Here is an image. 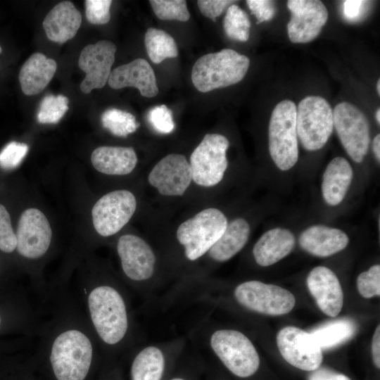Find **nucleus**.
Wrapping results in <instances>:
<instances>
[{"label":"nucleus","instance_id":"nucleus-41","mask_svg":"<svg viewBox=\"0 0 380 380\" xmlns=\"http://www.w3.org/2000/svg\"><path fill=\"white\" fill-rule=\"evenodd\" d=\"M368 1L361 0H346L343 2L342 12L346 20L349 22L359 20L364 15Z\"/></svg>","mask_w":380,"mask_h":380},{"label":"nucleus","instance_id":"nucleus-34","mask_svg":"<svg viewBox=\"0 0 380 380\" xmlns=\"http://www.w3.org/2000/svg\"><path fill=\"white\" fill-rule=\"evenodd\" d=\"M357 287L360 294L365 298L379 296L380 265H373L367 271L360 274L357 279Z\"/></svg>","mask_w":380,"mask_h":380},{"label":"nucleus","instance_id":"nucleus-10","mask_svg":"<svg viewBox=\"0 0 380 380\" xmlns=\"http://www.w3.org/2000/svg\"><path fill=\"white\" fill-rule=\"evenodd\" d=\"M334 128L333 110L328 101L318 96H309L296 107V131L302 146L308 151L322 148Z\"/></svg>","mask_w":380,"mask_h":380},{"label":"nucleus","instance_id":"nucleus-38","mask_svg":"<svg viewBox=\"0 0 380 380\" xmlns=\"http://www.w3.org/2000/svg\"><path fill=\"white\" fill-rule=\"evenodd\" d=\"M85 14L87 20L94 25H104L110 19V0H86Z\"/></svg>","mask_w":380,"mask_h":380},{"label":"nucleus","instance_id":"nucleus-27","mask_svg":"<svg viewBox=\"0 0 380 380\" xmlns=\"http://www.w3.org/2000/svg\"><path fill=\"white\" fill-rule=\"evenodd\" d=\"M353 170L343 157H336L327 166L322 177V193L330 205H338L345 198L353 179Z\"/></svg>","mask_w":380,"mask_h":380},{"label":"nucleus","instance_id":"nucleus-39","mask_svg":"<svg viewBox=\"0 0 380 380\" xmlns=\"http://www.w3.org/2000/svg\"><path fill=\"white\" fill-rule=\"evenodd\" d=\"M247 6L257 19V24L270 20L276 13L275 4L268 0H248Z\"/></svg>","mask_w":380,"mask_h":380},{"label":"nucleus","instance_id":"nucleus-17","mask_svg":"<svg viewBox=\"0 0 380 380\" xmlns=\"http://www.w3.org/2000/svg\"><path fill=\"white\" fill-rule=\"evenodd\" d=\"M287 7L291 13L287 24L289 39L293 43L314 40L328 19L324 4L318 0H289Z\"/></svg>","mask_w":380,"mask_h":380},{"label":"nucleus","instance_id":"nucleus-8","mask_svg":"<svg viewBox=\"0 0 380 380\" xmlns=\"http://www.w3.org/2000/svg\"><path fill=\"white\" fill-rule=\"evenodd\" d=\"M269 151L277 167L292 168L298 159L296 106L291 100L280 101L272 110L268 130Z\"/></svg>","mask_w":380,"mask_h":380},{"label":"nucleus","instance_id":"nucleus-25","mask_svg":"<svg viewBox=\"0 0 380 380\" xmlns=\"http://www.w3.org/2000/svg\"><path fill=\"white\" fill-rule=\"evenodd\" d=\"M93 167L108 175H126L135 168L138 158L134 149L124 146H99L91 156Z\"/></svg>","mask_w":380,"mask_h":380},{"label":"nucleus","instance_id":"nucleus-22","mask_svg":"<svg viewBox=\"0 0 380 380\" xmlns=\"http://www.w3.org/2000/svg\"><path fill=\"white\" fill-rule=\"evenodd\" d=\"M349 243L342 230L324 225H312L305 229L299 237L300 247L317 257H328L346 248Z\"/></svg>","mask_w":380,"mask_h":380},{"label":"nucleus","instance_id":"nucleus-2","mask_svg":"<svg viewBox=\"0 0 380 380\" xmlns=\"http://www.w3.org/2000/svg\"><path fill=\"white\" fill-rule=\"evenodd\" d=\"M77 298L105 361L127 356L142 342L129 291L116 278L103 274L86 279Z\"/></svg>","mask_w":380,"mask_h":380},{"label":"nucleus","instance_id":"nucleus-44","mask_svg":"<svg viewBox=\"0 0 380 380\" xmlns=\"http://www.w3.org/2000/svg\"><path fill=\"white\" fill-rule=\"evenodd\" d=\"M372 354L373 362L378 369L380 367V327L375 329L372 341Z\"/></svg>","mask_w":380,"mask_h":380},{"label":"nucleus","instance_id":"nucleus-45","mask_svg":"<svg viewBox=\"0 0 380 380\" xmlns=\"http://www.w3.org/2000/svg\"><path fill=\"white\" fill-rule=\"evenodd\" d=\"M372 148L375 158L378 162L380 160V134L375 136L372 141Z\"/></svg>","mask_w":380,"mask_h":380},{"label":"nucleus","instance_id":"nucleus-42","mask_svg":"<svg viewBox=\"0 0 380 380\" xmlns=\"http://www.w3.org/2000/svg\"><path fill=\"white\" fill-rule=\"evenodd\" d=\"M308 380H351L345 374L334 372L328 368L319 367L312 371Z\"/></svg>","mask_w":380,"mask_h":380},{"label":"nucleus","instance_id":"nucleus-3","mask_svg":"<svg viewBox=\"0 0 380 380\" xmlns=\"http://www.w3.org/2000/svg\"><path fill=\"white\" fill-rule=\"evenodd\" d=\"M188 338L210 353L236 377H251L260 367L259 354L247 335L236 329L215 325L208 316L195 325Z\"/></svg>","mask_w":380,"mask_h":380},{"label":"nucleus","instance_id":"nucleus-7","mask_svg":"<svg viewBox=\"0 0 380 380\" xmlns=\"http://www.w3.org/2000/svg\"><path fill=\"white\" fill-rule=\"evenodd\" d=\"M249 58L236 51L224 49L199 58L191 70V81L201 92L227 87L241 81L248 72Z\"/></svg>","mask_w":380,"mask_h":380},{"label":"nucleus","instance_id":"nucleus-6","mask_svg":"<svg viewBox=\"0 0 380 380\" xmlns=\"http://www.w3.org/2000/svg\"><path fill=\"white\" fill-rule=\"evenodd\" d=\"M188 336L158 342H141L129 355V380H166L187 349Z\"/></svg>","mask_w":380,"mask_h":380},{"label":"nucleus","instance_id":"nucleus-30","mask_svg":"<svg viewBox=\"0 0 380 380\" xmlns=\"http://www.w3.org/2000/svg\"><path fill=\"white\" fill-rule=\"evenodd\" d=\"M101 122L103 127L111 134L120 137H126L139 127V123L132 114L117 108L104 111L101 115Z\"/></svg>","mask_w":380,"mask_h":380},{"label":"nucleus","instance_id":"nucleus-46","mask_svg":"<svg viewBox=\"0 0 380 380\" xmlns=\"http://www.w3.org/2000/svg\"><path fill=\"white\" fill-rule=\"evenodd\" d=\"M375 116H376V120L378 124H379L380 123V109L379 108L376 110Z\"/></svg>","mask_w":380,"mask_h":380},{"label":"nucleus","instance_id":"nucleus-4","mask_svg":"<svg viewBox=\"0 0 380 380\" xmlns=\"http://www.w3.org/2000/svg\"><path fill=\"white\" fill-rule=\"evenodd\" d=\"M115 247L126 285L150 305L166 283L158 253L147 241L132 234L120 236Z\"/></svg>","mask_w":380,"mask_h":380},{"label":"nucleus","instance_id":"nucleus-37","mask_svg":"<svg viewBox=\"0 0 380 380\" xmlns=\"http://www.w3.org/2000/svg\"><path fill=\"white\" fill-rule=\"evenodd\" d=\"M17 239L14 233L11 216L6 208L0 204V251L11 253L16 249Z\"/></svg>","mask_w":380,"mask_h":380},{"label":"nucleus","instance_id":"nucleus-31","mask_svg":"<svg viewBox=\"0 0 380 380\" xmlns=\"http://www.w3.org/2000/svg\"><path fill=\"white\" fill-rule=\"evenodd\" d=\"M250 27V20L243 10L235 4L227 8L223 21V28L229 38L246 42L249 38Z\"/></svg>","mask_w":380,"mask_h":380},{"label":"nucleus","instance_id":"nucleus-20","mask_svg":"<svg viewBox=\"0 0 380 380\" xmlns=\"http://www.w3.org/2000/svg\"><path fill=\"white\" fill-rule=\"evenodd\" d=\"M108 83L114 89L135 87L142 96L152 98L158 93L154 71L144 58H137L115 68L110 72Z\"/></svg>","mask_w":380,"mask_h":380},{"label":"nucleus","instance_id":"nucleus-1","mask_svg":"<svg viewBox=\"0 0 380 380\" xmlns=\"http://www.w3.org/2000/svg\"><path fill=\"white\" fill-rule=\"evenodd\" d=\"M50 315L40 323L39 355L55 380H86L101 357L96 338L80 303L69 291H48Z\"/></svg>","mask_w":380,"mask_h":380},{"label":"nucleus","instance_id":"nucleus-13","mask_svg":"<svg viewBox=\"0 0 380 380\" xmlns=\"http://www.w3.org/2000/svg\"><path fill=\"white\" fill-rule=\"evenodd\" d=\"M137 205L135 196L128 190H115L103 195L91 210L95 230L103 237L117 234L129 222Z\"/></svg>","mask_w":380,"mask_h":380},{"label":"nucleus","instance_id":"nucleus-28","mask_svg":"<svg viewBox=\"0 0 380 380\" xmlns=\"http://www.w3.org/2000/svg\"><path fill=\"white\" fill-rule=\"evenodd\" d=\"M355 331L356 326L352 320L340 319L322 324L310 334L322 349H329L349 340Z\"/></svg>","mask_w":380,"mask_h":380},{"label":"nucleus","instance_id":"nucleus-23","mask_svg":"<svg viewBox=\"0 0 380 380\" xmlns=\"http://www.w3.org/2000/svg\"><path fill=\"white\" fill-rule=\"evenodd\" d=\"M81 23L80 12L71 1H65L56 4L48 13L42 26L49 39L64 43L75 36Z\"/></svg>","mask_w":380,"mask_h":380},{"label":"nucleus","instance_id":"nucleus-35","mask_svg":"<svg viewBox=\"0 0 380 380\" xmlns=\"http://www.w3.org/2000/svg\"><path fill=\"white\" fill-rule=\"evenodd\" d=\"M28 151V146L23 143L11 141L0 152V167L6 170L16 168Z\"/></svg>","mask_w":380,"mask_h":380},{"label":"nucleus","instance_id":"nucleus-43","mask_svg":"<svg viewBox=\"0 0 380 380\" xmlns=\"http://www.w3.org/2000/svg\"><path fill=\"white\" fill-rule=\"evenodd\" d=\"M196 371L192 367H190V365L183 366L175 373H172L166 380H196Z\"/></svg>","mask_w":380,"mask_h":380},{"label":"nucleus","instance_id":"nucleus-12","mask_svg":"<svg viewBox=\"0 0 380 380\" xmlns=\"http://www.w3.org/2000/svg\"><path fill=\"white\" fill-rule=\"evenodd\" d=\"M334 127L351 159L361 163L367 153L369 125L364 113L348 102L338 103L333 110Z\"/></svg>","mask_w":380,"mask_h":380},{"label":"nucleus","instance_id":"nucleus-36","mask_svg":"<svg viewBox=\"0 0 380 380\" xmlns=\"http://www.w3.org/2000/svg\"><path fill=\"white\" fill-rule=\"evenodd\" d=\"M147 118L152 127L159 133L170 134L175 129L172 111L165 105L150 109Z\"/></svg>","mask_w":380,"mask_h":380},{"label":"nucleus","instance_id":"nucleus-9","mask_svg":"<svg viewBox=\"0 0 380 380\" xmlns=\"http://www.w3.org/2000/svg\"><path fill=\"white\" fill-rule=\"evenodd\" d=\"M232 298L241 308L267 315H283L292 310L294 296L288 290L258 280H248L234 286Z\"/></svg>","mask_w":380,"mask_h":380},{"label":"nucleus","instance_id":"nucleus-29","mask_svg":"<svg viewBox=\"0 0 380 380\" xmlns=\"http://www.w3.org/2000/svg\"><path fill=\"white\" fill-rule=\"evenodd\" d=\"M144 44L151 61L156 64L178 56L174 38L164 30L150 27L144 36Z\"/></svg>","mask_w":380,"mask_h":380},{"label":"nucleus","instance_id":"nucleus-40","mask_svg":"<svg viewBox=\"0 0 380 380\" xmlns=\"http://www.w3.org/2000/svg\"><path fill=\"white\" fill-rule=\"evenodd\" d=\"M235 1L229 0H198L197 5L201 13L215 22L226 8L233 4Z\"/></svg>","mask_w":380,"mask_h":380},{"label":"nucleus","instance_id":"nucleus-16","mask_svg":"<svg viewBox=\"0 0 380 380\" xmlns=\"http://www.w3.org/2000/svg\"><path fill=\"white\" fill-rule=\"evenodd\" d=\"M148 182L162 196H181L192 182L189 162L182 154H168L153 167Z\"/></svg>","mask_w":380,"mask_h":380},{"label":"nucleus","instance_id":"nucleus-19","mask_svg":"<svg viewBox=\"0 0 380 380\" xmlns=\"http://www.w3.org/2000/svg\"><path fill=\"white\" fill-rule=\"evenodd\" d=\"M310 294L319 309L330 317L337 316L343 307V290L336 274L324 266L314 267L307 277Z\"/></svg>","mask_w":380,"mask_h":380},{"label":"nucleus","instance_id":"nucleus-32","mask_svg":"<svg viewBox=\"0 0 380 380\" xmlns=\"http://www.w3.org/2000/svg\"><path fill=\"white\" fill-rule=\"evenodd\" d=\"M68 99L63 95L46 96L40 103L37 120L42 124H55L59 122L68 110Z\"/></svg>","mask_w":380,"mask_h":380},{"label":"nucleus","instance_id":"nucleus-33","mask_svg":"<svg viewBox=\"0 0 380 380\" xmlns=\"http://www.w3.org/2000/svg\"><path fill=\"white\" fill-rule=\"evenodd\" d=\"M149 3L158 18L163 20L187 21L190 13L184 0H151Z\"/></svg>","mask_w":380,"mask_h":380},{"label":"nucleus","instance_id":"nucleus-15","mask_svg":"<svg viewBox=\"0 0 380 380\" xmlns=\"http://www.w3.org/2000/svg\"><path fill=\"white\" fill-rule=\"evenodd\" d=\"M277 345L284 359L292 366L312 372L322 362V349L310 333L286 327L277 336Z\"/></svg>","mask_w":380,"mask_h":380},{"label":"nucleus","instance_id":"nucleus-21","mask_svg":"<svg viewBox=\"0 0 380 380\" xmlns=\"http://www.w3.org/2000/svg\"><path fill=\"white\" fill-rule=\"evenodd\" d=\"M250 232L248 222L242 217L228 222L224 233L202 259L205 261L206 268L208 265L226 262L235 256L246 246ZM206 268L198 278L203 277Z\"/></svg>","mask_w":380,"mask_h":380},{"label":"nucleus","instance_id":"nucleus-47","mask_svg":"<svg viewBox=\"0 0 380 380\" xmlns=\"http://www.w3.org/2000/svg\"><path fill=\"white\" fill-rule=\"evenodd\" d=\"M376 91L378 93V95H380V80L379 79L376 84Z\"/></svg>","mask_w":380,"mask_h":380},{"label":"nucleus","instance_id":"nucleus-24","mask_svg":"<svg viewBox=\"0 0 380 380\" xmlns=\"http://www.w3.org/2000/svg\"><path fill=\"white\" fill-rule=\"evenodd\" d=\"M295 246V237L288 229L274 228L265 232L253 248L255 262L259 266L272 265L287 256Z\"/></svg>","mask_w":380,"mask_h":380},{"label":"nucleus","instance_id":"nucleus-48","mask_svg":"<svg viewBox=\"0 0 380 380\" xmlns=\"http://www.w3.org/2000/svg\"><path fill=\"white\" fill-rule=\"evenodd\" d=\"M3 322H4V319H3L2 315L0 312V331H1V328L3 327Z\"/></svg>","mask_w":380,"mask_h":380},{"label":"nucleus","instance_id":"nucleus-18","mask_svg":"<svg viewBox=\"0 0 380 380\" xmlns=\"http://www.w3.org/2000/svg\"><path fill=\"white\" fill-rule=\"evenodd\" d=\"M116 46L110 41L101 40L86 46L81 51L78 65L86 73L80 84L84 94L103 88L108 82L115 61Z\"/></svg>","mask_w":380,"mask_h":380},{"label":"nucleus","instance_id":"nucleus-49","mask_svg":"<svg viewBox=\"0 0 380 380\" xmlns=\"http://www.w3.org/2000/svg\"><path fill=\"white\" fill-rule=\"evenodd\" d=\"M1 51H2V49H1V46H0V53L1 52Z\"/></svg>","mask_w":380,"mask_h":380},{"label":"nucleus","instance_id":"nucleus-5","mask_svg":"<svg viewBox=\"0 0 380 380\" xmlns=\"http://www.w3.org/2000/svg\"><path fill=\"white\" fill-rule=\"evenodd\" d=\"M227 224L225 215L215 208H205L182 222L175 234L181 257L173 275H177L179 265L199 262L224 233Z\"/></svg>","mask_w":380,"mask_h":380},{"label":"nucleus","instance_id":"nucleus-14","mask_svg":"<svg viewBox=\"0 0 380 380\" xmlns=\"http://www.w3.org/2000/svg\"><path fill=\"white\" fill-rule=\"evenodd\" d=\"M17 253L30 261L42 259L48 253L52 230L45 215L34 208L24 210L18 220L16 232Z\"/></svg>","mask_w":380,"mask_h":380},{"label":"nucleus","instance_id":"nucleus-26","mask_svg":"<svg viewBox=\"0 0 380 380\" xmlns=\"http://www.w3.org/2000/svg\"><path fill=\"white\" fill-rule=\"evenodd\" d=\"M57 68L56 62L41 53H33L23 65L19 82L27 96L39 94L49 84Z\"/></svg>","mask_w":380,"mask_h":380},{"label":"nucleus","instance_id":"nucleus-11","mask_svg":"<svg viewBox=\"0 0 380 380\" xmlns=\"http://www.w3.org/2000/svg\"><path fill=\"white\" fill-rule=\"evenodd\" d=\"M227 138L220 134H206L190 156L192 181L202 187H212L223 179L228 166Z\"/></svg>","mask_w":380,"mask_h":380}]
</instances>
